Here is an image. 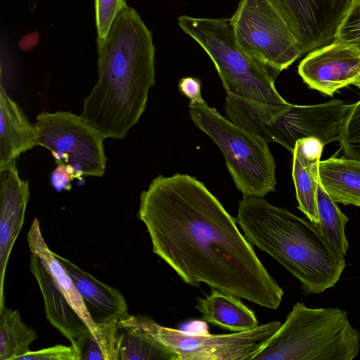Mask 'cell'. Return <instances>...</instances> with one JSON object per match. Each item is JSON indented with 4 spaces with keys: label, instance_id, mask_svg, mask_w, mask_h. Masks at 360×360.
Masks as SVG:
<instances>
[{
    "label": "cell",
    "instance_id": "6da1fadb",
    "mask_svg": "<svg viewBox=\"0 0 360 360\" xmlns=\"http://www.w3.org/2000/svg\"><path fill=\"white\" fill-rule=\"evenodd\" d=\"M153 252L186 284L277 309L284 292L239 231L236 219L195 177L160 175L140 195L138 212Z\"/></svg>",
    "mask_w": 360,
    "mask_h": 360
},
{
    "label": "cell",
    "instance_id": "7a4b0ae2",
    "mask_svg": "<svg viewBox=\"0 0 360 360\" xmlns=\"http://www.w3.org/2000/svg\"><path fill=\"white\" fill-rule=\"evenodd\" d=\"M97 45L98 77L81 115L105 138L122 139L146 110L155 83L152 34L125 4Z\"/></svg>",
    "mask_w": 360,
    "mask_h": 360
},
{
    "label": "cell",
    "instance_id": "3957f363",
    "mask_svg": "<svg viewBox=\"0 0 360 360\" xmlns=\"http://www.w3.org/2000/svg\"><path fill=\"white\" fill-rule=\"evenodd\" d=\"M236 219L249 243L276 260L306 293L320 294L339 281L345 256L330 248L311 221L252 196L239 202Z\"/></svg>",
    "mask_w": 360,
    "mask_h": 360
},
{
    "label": "cell",
    "instance_id": "277c9868",
    "mask_svg": "<svg viewBox=\"0 0 360 360\" xmlns=\"http://www.w3.org/2000/svg\"><path fill=\"white\" fill-rule=\"evenodd\" d=\"M359 351L360 333L345 310L297 302L250 360H352Z\"/></svg>",
    "mask_w": 360,
    "mask_h": 360
},
{
    "label": "cell",
    "instance_id": "5b68a950",
    "mask_svg": "<svg viewBox=\"0 0 360 360\" xmlns=\"http://www.w3.org/2000/svg\"><path fill=\"white\" fill-rule=\"evenodd\" d=\"M178 23L212 60L227 94L273 105L288 103L269 70L239 46L230 19L181 15Z\"/></svg>",
    "mask_w": 360,
    "mask_h": 360
},
{
    "label": "cell",
    "instance_id": "8992f818",
    "mask_svg": "<svg viewBox=\"0 0 360 360\" xmlns=\"http://www.w3.org/2000/svg\"><path fill=\"white\" fill-rule=\"evenodd\" d=\"M188 106L195 124L223 153L228 169L243 196L263 198L275 190L276 165L265 141L222 117L205 101L190 102Z\"/></svg>",
    "mask_w": 360,
    "mask_h": 360
},
{
    "label": "cell",
    "instance_id": "52a82bcc",
    "mask_svg": "<svg viewBox=\"0 0 360 360\" xmlns=\"http://www.w3.org/2000/svg\"><path fill=\"white\" fill-rule=\"evenodd\" d=\"M230 21L242 50L276 74L304 53L288 22L269 0H240Z\"/></svg>",
    "mask_w": 360,
    "mask_h": 360
},
{
    "label": "cell",
    "instance_id": "ba28073f",
    "mask_svg": "<svg viewBox=\"0 0 360 360\" xmlns=\"http://www.w3.org/2000/svg\"><path fill=\"white\" fill-rule=\"evenodd\" d=\"M273 321L242 332L191 335L162 326L146 315H130L119 326L136 327L172 351L177 360H250L278 329Z\"/></svg>",
    "mask_w": 360,
    "mask_h": 360
},
{
    "label": "cell",
    "instance_id": "9c48e42d",
    "mask_svg": "<svg viewBox=\"0 0 360 360\" xmlns=\"http://www.w3.org/2000/svg\"><path fill=\"white\" fill-rule=\"evenodd\" d=\"M34 126L37 146L49 150L56 165L71 166L75 179L104 174L105 138L82 115L70 111H44L37 115Z\"/></svg>",
    "mask_w": 360,
    "mask_h": 360
},
{
    "label": "cell",
    "instance_id": "30bf717a",
    "mask_svg": "<svg viewBox=\"0 0 360 360\" xmlns=\"http://www.w3.org/2000/svg\"><path fill=\"white\" fill-rule=\"evenodd\" d=\"M283 15L304 53L334 39L353 0H269Z\"/></svg>",
    "mask_w": 360,
    "mask_h": 360
},
{
    "label": "cell",
    "instance_id": "8fae6325",
    "mask_svg": "<svg viewBox=\"0 0 360 360\" xmlns=\"http://www.w3.org/2000/svg\"><path fill=\"white\" fill-rule=\"evenodd\" d=\"M298 73L309 88L333 96L360 75V51L333 40L309 52L300 62Z\"/></svg>",
    "mask_w": 360,
    "mask_h": 360
},
{
    "label": "cell",
    "instance_id": "7c38bea8",
    "mask_svg": "<svg viewBox=\"0 0 360 360\" xmlns=\"http://www.w3.org/2000/svg\"><path fill=\"white\" fill-rule=\"evenodd\" d=\"M29 196L28 180L20 177L15 161L0 167V310L5 307L8 261L24 222Z\"/></svg>",
    "mask_w": 360,
    "mask_h": 360
},
{
    "label": "cell",
    "instance_id": "4fadbf2b",
    "mask_svg": "<svg viewBox=\"0 0 360 360\" xmlns=\"http://www.w3.org/2000/svg\"><path fill=\"white\" fill-rule=\"evenodd\" d=\"M30 269L41 292L47 319L70 340L81 355L82 346L91 330L69 304L39 257L34 253L31 254Z\"/></svg>",
    "mask_w": 360,
    "mask_h": 360
},
{
    "label": "cell",
    "instance_id": "5bb4252c",
    "mask_svg": "<svg viewBox=\"0 0 360 360\" xmlns=\"http://www.w3.org/2000/svg\"><path fill=\"white\" fill-rule=\"evenodd\" d=\"M323 146L317 139L306 138L297 141L292 152V176L297 208L313 223L319 222L316 195Z\"/></svg>",
    "mask_w": 360,
    "mask_h": 360
},
{
    "label": "cell",
    "instance_id": "9a60e30c",
    "mask_svg": "<svg viewBox=\"0 0 360 360\" xmlns=\"http://www.w3.org/2000/svg\"><path fill=\"white\" fill-rule=\"evenodd\" d=\"M37 143V130L0 86V167L15 161Z\"/></svg>",
    "mask_w": 360,
    "mask_h": 360
},
{
    "label": "cell",
    "instance_id": "2e32d148",
    "mask_svg": "<svg viewBox=\"0 0 360 360\" xmlns=\"http://www.w3.org/2000/svg\"><path fill=\"white\" fill-rule=\"evenodd\" d=\"M27 238L31 252L39 257L44 267L51 274L69 304L87 325L91 332H95L98 326L96 321L92 318L71 276L56 254L46 245L37 218L33 220Z\"/></svg>",
    "mask_w": 360,
    "mask_h": 360
},
{
    "label": "cell",
    "instance_id": "e0dca14e",
    "mask_svg": "<svg viewBox=\"0 0 360 360\" xmlns=\"http://www.w3.org/2000/svg\"><path fill=\"white\" fill-rule=\"evenodd\" d=\"M202 319L221 328L233 332L251 330L258 325L255 314L240 298L212 290L204 298H198L196 306Z\"/></svg>",
    "mask_w": 360,
    "mask_h": 360
},
{
    "label": "cell",
    "instance_id": "ac0fdd59",
    "mask_svg": "<svg viewBox=\"0 0 360 360\" xmlns=\"http://www.w3.org/2000/svg\"><path fill=\"white\" fill-rule=\"evenodd\" d=\"M71 276L82 299L101 311L102 317H117L120 321L129 317L126 300L122 293L96 279L70 260L56 254Z\"/></svg>",
    "mask_w": 360,
    "mask_h": 360
},
{
    "label": "cell",
    "instance_id": "d6986e66",
    "mask_svg": "<svg viewBox=\"0 0 360 360\" xmlns=\"http://www.w3.org/2000/svg\"><path fill=\"white\" fill-rule=\"evenodd\" d=\"M320 181L336 202L360 207V162L333 156L319 165Z\"/></svg>",
    "mask_w": 360,
    "mask_h": 360
},
{
    "label": "cell",
    "instance_id": "ffe728a7",
    "mask_svg": "<svg viewBox=\"0 0 360 360\" xmlns=\"http://www.w3.org/2000/svg\"><path fill=\"white\" fill-rule=\"evenodd\" d=\"M37 339L36 330L24 323L18 310H0V360H18L30 352Z\"/></svg>",
    "mask_w": 360,
    "mask_h": 360
},
{
    "label": "cell",
    "instance_id": "44dd1931",
    "mask_svg": "<svg viewBox=\"0 0 360 360\" xmlns=\"http://www.w3.org/2000/svg\"><path fill=\"white\" fill-rule=\"evenodd\" d=\"M316 202L319 222L314 224L330 248L338 254L345 256L349 249L345 235V226L349 219L329 196L321 181L317 187Z\"/></svg>",
    "mask_w": 360,
    "mask_h": 360
},
{
    "label": "cell",
    "instance_id": "7402d4cb",
    "mask_svg": "<svg viewBox=\"0 0 360 360\" xmlns=\"http://www.w3.org/2000/svg\"><path fill=\"white\" fill-rule=\"evenodd\" d=\"M120 319L101 317L97 329L90 333L81 350V360H120Z\"/></svg>",
    "mask_w": 360,
    "mask_h": 360
},
{
    "label": "cell",
    "instance_id": "603a6c76",
    "mask_svg": "<svg viewBox=\"0 0 360 360\" xmlns=\"http://www.w3.org/2000/svg\"><path fill=\"white\" fill-rule=\"evenodd\" d=\"M120 360H177L172 351L131 326L120 327Z\"/></svg>",
    "mask_w": 360,
    "mask_h": 360
},
{
    "label": "cell",
    "instance_id": "cb8c5ba5",
    "mask_svg": "<svg viewBox=\"0 0 360 360\" xmlns=\"http://www.w3.org/2000/svg\"><path fill=\"white\" fill-rule=\"evenodd\" d=\"M338 141L344 157L360 162V100L352 104Z\"/></svg>",
    "mask_w": 360,
    "mask_h": 360
},
{
    "label": "cell",
    "instance_id": "d4e9b609",
    "mask_svg": "<svg viewBox=\"0 0 360 360\" xmlns=\"http://www.w3.org/2000/svg\"><path fill=\"white\" fill-rule=\"evenodd\" d=\"M333 39L360 51V0H353Z\"/></svg>",
    "mask_w": 360,
    "mask_h": 360
},
{
    "label": "cell",
    "instance_id": "484cf974",
    "mask_svg": "<svg viewBox=\"0 0 360 360\" xmlns=\"http://www.w3.org/2000/svg\"><path fill=\"white\" fill-rule=\"evenodd\" d=\"M126 4L124 0H95L97 41L107 37L115 18Z\"/></svg>",
    "mask_w": 360,
    "mask_h": 360
},
{
    "label": "cell",
    "instance_id": "4316f807",
    "mask_svg": "<svg viewBox=\"0 0 360 360\" xmlns=\"http://www.w3.org/2000/svg\"><path fill=\"white\" fill-rule=\"evenodd\" d=\"M18 360H81V355L72 345H56L37 351H30Z\"/></svg>",
    "mask_w": 360,
    "mask_h": 360
},
{
    "label": "cell",
    "instance_id": "83f0119b",
    "mask_svg": "<svg viewBox=\"0 0 360 360\" xmlns=\"http://www.w3.org/2000/svg\"><path fill=\"white\" fill-rule=\"evenodd\" d=\"M74 176L65 168L64 164L57 165L51 174V185L57 191H70L72 188L71 181Z\"/></svg>",
    "mask_w": 360,
    "mask_h": 360
},
{
    "label": "cell",
    "instance_id": "f1b7e54d",
    "mask_svg": "<svg viewBox=\"0 0 360 360\" xmlns=\"http://www.w3.org/2000/svg\"><path fill=\"white\" fill-rule=\"evenodd\" d=\"M180 91L190 98L191 103H200L204 101L201 96V86L200 81L193 77H185L179 83Z\"/></svg>",
    "mask_w": 360,
    "mask_h": 360
},
{
    "label": "cell",
    "instance_id": "f546056e",
    "mask_svg": "<svg viewBox=\"0 0 360 360\" xmlns=\"http://www.w3.org/2000/svg\"><path fill=\"white\" fill-rule=\"evenodd\" d=\"M39 40V34L38 32L30 33L20 39L19 47L22 51H30L38 44Z\"/></svg>",
    "mask_w": 360,
    "mask_h": 360
},
{
    "label": "cell",
    "instance_id": "4dcf8cb0",
    "mask_svg": "<svg viewBox=\"0 0 360 360\" xmlns=\"http://www.w3.org/2000/svg\"><path fill=\"white\" fill-rule=\"evenodd\" d=\"M351 84L360 89V75L352 82Z\"/></svg>",
    "mask_w": 360,
    "mask_h": 360
}]
</instances>
